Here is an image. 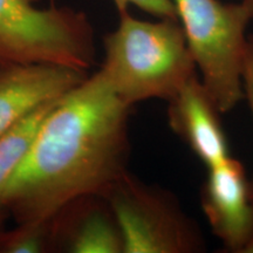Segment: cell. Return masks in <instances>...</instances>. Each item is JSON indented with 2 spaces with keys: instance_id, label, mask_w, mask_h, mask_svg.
<instances>
[{
  "instance_id": "1",
  "label": "cell",
  "mask_w": 253,
  "mask_h": 253,
  "mask_svg": "<svg viewBox=\"0 0 253 253\" xmlns=\"http://www.w3.org/2000/svg\"><path fill=\"white\" fill-rule=\"evenodd\" d=\"M131 108L100 71L60 97L6 189L8 216L50 220L78 199L106 194L128 171Z\"/></svg>"
},
{
  "instance_id": "2",
  "label": "cell",
  "mask_w": 253,
  "mask_h": 253,
  "mask_svg": "<svg viewBox=\"0 0 253 253\" xmlns=\"http://www.w3.org/2000/svg\"><path fill=\"white\" fill-rule=\"evenodd\" d=\"M115 31L103 39L99 71L129 106L169 101L196 77L197 66L178 19L141 20L121 12Z\"/></svg>"
},
{
  "instance_id": "3",
  "label": "cell",
  "mask_w": 253,
  "mask_h": 253,
  "mask_svg": "<svg viewBox=\"0 0 253 253\" xmlns=\"http://www.w3.org/2000/svg\"><path fill=\"white\" fill-rule=\"evenodd\" d=\"M40 0H0V66L55 63L88 72L96 58L95 31L82 11L41 7Z\"/></svg>"
},
{
  "instance_id": "4",
  "label": "cell",
  "mask_w": 253,
  "mask_h": 253,
  "mask_svg": "<svg viewBox=\"0 0 253 253\" xmlns=\"http://www.w3.org/2000/svg\"><path fill=\"white\" fill-rule=\"evenodd\" d=\"M201 80L217 107L230 112L244 99L243 62L252 19L242 2L172 0Z\"/></svg>"
},
{
  "instance_id": "5",
  "label": "cell",
  "mask_w": 253,
  "mask_h": 253,
  "mask_svg": "<svg viewBox=\"0 0 253 253\" xmlns=\"http://www.w3.org/2000/svg\"><path fill=\"white\" fill-rule=\"evenodd\" d=\"M103 197L121 230L123 253H195L205 250L196 221L168 190L144 183L126 171Z\"/></svg>"
},
{
  "instance_id": "6",
  "label": "cell",
  "mask_w": 253,
  "mask_h": 253,
  "mask_svg": "<svg viewBox=\"0 0 253 253\" xmlns=\"http://www.w3.org/2000/svg\"><path fill=\"white\" fill-rule=\"evenodd\" d=\"M203 212L224 248L253 253V194L245 168L227 157L209 168L201 192Z\"/></svg>"
},
{
  "instance_id": "7",
  "label": "cell",
  "mask_w": 253,
  "mask_h": 253,
  "mask_svg": "<svg viewBox=\"0 0 253 253\" xmlns=\"http://www.w3.org/2000/svg\"><path fill=\"white\" fill-rule=\"evenodd\" d=\"M87 78L88 72L55 63L0 66V135Z\"/></svg>"
},
{
  "instance_id": "8",
  "label": "cell",
  "mask_w": 253,
  "mask_h": 253,
  "mask_svg": "<svg viewBox=\"0 0 253 253\" xmlns=\"http://www.w3.org/2000/svg\"><path fill=\"white\" fill-rule=\"evenodd\" d=\"M220 114L198 75L186 82L168 101L170 128L188 144L208 169L230 157Z\"/></svg>"
},
{
  "instance_id": "9",
  "label": "cell",
  "mask_w": 253,
  "mask_h": 253,
  "mask_svg": "<svg viewBox=\"0 0 253 253\" xmlns=\"http://www.w3.org/2000/svg\"><path fill=\"white\" fill-rule=\"evenodd\" d=\"M54 250L71 253H123L118 220L103 196H88L53 218Z\"/></svg>"
},
{
  "instance_id": "10",
  "label": "cell",
  "mask_w": 253,
  "mask_h": 253,
  "mask_svg": "<svg viewBox=\"0 0 253 253\" xmlns=\"http://www.w3.org/2000/svg\"><path fill=\"white\" fill-rule=\"evenodd\" d=\"M58 100L41 106L13 128L0 135V214H7L4 208L6 189L30 150L41 123Z\"/></svg>"
},
{
  "instance_id": "11",
  "label": "cell",
  "mask_w": 253,
  "mask_h": 253,
  "mask_svg": "<svg viewBox=\"0 0 253 253\" xmlns=\"http://www.w3.org/2000/svg\"><path fill=\"white\" fill-rule=\"evenodd\" d=\"M54 249L53 219L17 224L0 233V253H42Z\"/></svg>"
},
{
  "instance_id": "12",
  "label": "cell",
  "mask_w": 253,
  "mask_h": 253,
  "mask_svg": "<svg viewBox=\"0 0 253 253\" xmlns=\"http://www.w3.org/2000/svg\"><path fill=\"white\" fill-rule=\"evenodd\" d=\"M119 13L128 11L129 6L147 12L157 19H178L172 0H113Z\"/></svg>"
},
{
  "instance_id": "13",
  "label": "cell",
  "mask_w": 253,
  "mask_h": 253,
  "mask_svg": "<svg viewBox=\"0 0 253 253\" xmlns=\"http://www.w3.org/2000/svg\"><path fill=\"white\" fill-rule=\"evenodd\" d=\"M242 77L244 97H246V100H248L250 108H251V112L253 114V34L248 36ZM251 188L253 192V181H251Z\"/></svg>"
},
{
  "instance_id": "14",
  "label": "cell",
  "mask_w": 253,
  "mask_h": 253,
  "mask_svg": "<svg viewBox=\"0 0 253 253\" xmlns=\"http://www.w3.org/2000/svg\"><path fill=\"white\" fill-rule=\"evenodd\" d=\"M243 4L249 8L250 13H251L252 19H253V0H243Z\"/></svg>"
},
{
  "instance_id": "15",
  "label": "cell",
  "mask_w": 253,
  "mask_h": 253,
  "mask_svg": "<svg viewBox=\"0 0 253 253\" xmlns=\"http://www.w3.org/2000/svg\"><path fill=\"white\" fill-rule=\"evenodd\" d=\"M8 216L7 214H0V233L2 232V231L5 230L4 227V223H5V219L7 218Z\"/></svg>"
},
{
  "instance_id": "16",
  "label": "cell",
  "mask_w": 253,
  "mask_h": 253,
  "mask_svg": "<svg viewBox=\"0 0 253 253\" xmlns=\"http://www.w3.org/2000/svg\"><path fill=\"white\" fill-rule=\"evenodd\" d=\"M252 194H253V192H252Z\"/></svg>"
}]
</instances>
